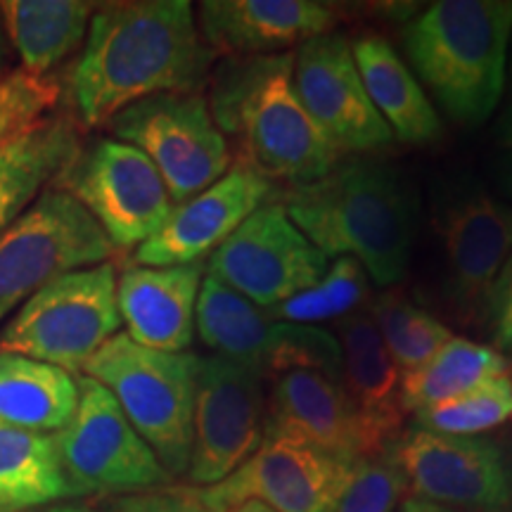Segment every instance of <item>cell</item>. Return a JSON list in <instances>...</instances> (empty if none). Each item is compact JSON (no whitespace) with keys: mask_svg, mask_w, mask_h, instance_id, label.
Wrapping results in <instances>:
<instances>
[{"mask_svg":"<svg viewBox=\"0 0 512 512\" xmlns=\"http://www.w3.org/2000/svg\"><path fill=\"white\" fill-rule=\"evenodd\" d=\"M214 60L188 0L95 8L69 76L74 112L83 126L95 128L152 95L202 93Z\"/></svg>","mask_w":512,"mask_h":512,"instance_id":"6da1fadb","label":"cell"},{"mask_svg":"<svg viewBox=\"0 0 512 512\" xmlns=\"http://www.w3.org/2000/svg\"><path fill=\"white\" fill-rule=\"evenodd\" d=\"M287 216L325 256H351L368 278H406L418 233V200L394 166L351 157L328 176L280 195Z\"/></svg>","mask_w":512,"mask_h":512,"instance_id":"7a4b0ae2","label":"cell"},{"mask_svg":"<svg viewBox=\"0 0 512 512\" xmlns=\"http://www.w3.org/2000/svg\"><path fill=\"white\" fill-rule=\"evenodd\" d=\"M292 67L294 53L228 57L211 72L209 110L223 136L233 138L235 164L297 188L328 176L344 152L306 112Z\"/></svg>","mask_w":512,"mask_h":512,"instance_id":"3957f363","label":"cell"},{"mask_svg":"<svg viewBox=\"0 0 512 512\" xmlns=\"http://www.w3.org/2000/svg\"><path fill=\"white\" fill-rule=\"evenodd\" d=\"M512 38V0H439L403 24L415 79L444 114L479 128L501 105Z\"/></svg>","mask_w":512,"mask_h":512,"instance_id":"277c9868","label":"cell"},{"mask_svg":"<svg viewBox=\"0 0 512 512\" xmlns=\"http://www.w3.org/2000/svg\"><path fill=\"white\" fill-rule=\"evenodd\" d=\"M197 366L200 356L140 347L119 332L95 351L81 373L117 399L133 430L174 479L190 465Z\"/></svg>","mask_w":512,"mask_h":512,"instance_id":"5b68a950","label":"cell"},{"mask_svg":"<svg viewBox=\"0 0 512 512\" xmlns=\"http://www.w3.org/2000/svg\"><path fill=\"white\" fill-rule=\"evenodd\" d=\"M117 268L112 261L57 275L31 294L0 335V354H17L81 373L119 335Z\"/></svg>","mask_w":512,"mask_h":512,"instance_id":"8992f818","label":"cell"},{"mask_svg":"<svg viewBox=\"0 0 512 512\" xmlns=\"http://www.w3.org/2000/svg\"><path fill=\"white\" fill-rule=\"evenodd\" d=\"M432 226L444 249V297L453 316L484 325L491 287L512 256V204L470 174L441 176L432 188Z\"/></svg>","mask_w":512,"mask_h":512,"instance_id":"52a82bcc","label":"cell"},{"mask_svg":"<svg viewBox=\"0 0 512 512\" xmlns=\"http://www.w3.org/2000/svg\"><path fill=\"white\" fill-rule=\"evenodd\" d=\"M79 406L72 422L53 434L57 460L72 498L145 494L169 486L145 439L133 430L114 396L91 377H76Z\"/></svg>","mask_w":512,"mask_h":512,"instance_id":"ba28073f","label":"cell"},{"mask_svg":"<svg viewBox=\"0 0 512 512\" xmlns=\"http://www.w3.org/2000/svg\"><path fill=\"white\" fill-rule=\"evenodd\" d=\"M107 126L155 164L174 204L200 195L233 164L228 138L202 93L152 95L128 105Z\"/></svg>","mask_w":512,"mask_h":512,"instance_id":"9c48e42d","label":"cell"},{"mask_svg":"<svg viewBox=\"0 0 512 512\" xmlns=\"http://www.w3.org/2000/svg\"><path fill=\"white\" fill-rule=\"evenodd\" d=\"M197 335L216 356L254 368L264 380L311 368L339 380L342 351L332 332L273 320L221 280L204 275L195 309Z\"/></svg>","mask_w":512,"mask_h":512,"instance_id":"30bf717a","label":"cell"},{"mask_svg":"<svg viewBox=\"0 0 512 512\" xmlns=\"http://www.w3.org/2000/svg\"><path fill=\"white\" fill-rule=\"evenodd\" d=\"M57 183L98 221L114 249L143 245L176 207L155 164L117 138L81 145Z\"/></svg>","mask_w":512,"mask_h":512,"instance_id":"8fae6325","label":"cell"},{"mask_svg":"<svg viewBox=\"0 0 512 512\" xmlns=\"http://www.w3.org/2000/svg\"><path fill=\"white\" fill-rule=\"evenodd\" d=\"M112 242L69 192L48 188L0 235V320L57 275L110 261Z\"/></svg>","mask_w":512,"mask_h":512,"instance_id":"7c38bea8","label":"cell"},{"mask_svg":"<svg viewBox=\"0 0 512 512\" xmlns=\"http://www.w3.org/2000/svg\"><path fill=\"white\" fill-rule=\"evenodd\" d=\"M266 380L223 356H200L188 479L207 489L233 475L264 441Z\"/></svg>","mask_w":512,"mask_h":512,"instance_id":"4fadbf2b","label":"cell"},{"mask_svg":"<svg viewBox=\"0 0 512 512\" xmlns=\"http://www.w3.org/2000/svg\"><path fill=\"white\" fill-rule=\"evenodd\" d=\"M330 259L294 226L280 202H266L204 264L259 309H273L328 271Z\"/></svg>","mask_w":512,"mask_h":512,"instance_id":"5bb4252c","label":"cell"},{"mask_svg":"<svg viewBox=\"0 0 512 512\" xmlns=\"http://www.w3.org/2000/svg\"><path fill=\"white\" fill-rule=\"evenodd\" d=\"M396 451L413 496L458 512H512V465L498 441L411 427Z\"/></svg>","mask_w":512,"mask_h":512,"instance_id":"9a60e30c","label":"cell"},{"mask_svg":"<svg viewBox=\"0 0 512 512\" xmlns=\"http://www.w3.org/2000/svg\"><path fill=\"white\" fill-rule=\"evenodd\" d=\"M349 465L294 437L264 434L233 475L200 491L223 512L245 501H261L275 512H330Z\"/></svg>","mask_w":512,"mask_h":512,"instance_id":"2e32d148","label":"cell"},{"mask_svg":"<svg viewBox=\"0 0 512 512\" xmlns=\"http://www.w3.org/2000/svg\"><path fill=\"white\" fill-rule=\"evenodd\" d=\"M292 83L306 112L344 155H366L392 145V131L363 88L347 36L332 31L299 46Z\"/></svg>","mask_w":512,"mask_h":512,"instance_id":"e0dca14e","label":"cell"},{"mask_svg":"<svg viewBox=\"0 0 512 512\" xmlns=\"http://www.w3.org/2000/svg\"><path fill=\"white\" fill-rule=\"evenodd\" d=\"M271 195V181L233 164L226 176L200 195L176 204L162 230L136 249V264L150 268L200 264Z\"/></svg>","mask_w":512,"mask_h":512,"instance_id":"ac0fdd59","label":"cell"},{"mask_svg":"<svg viewBox=\"0 0 512 512\" xmlns=\"http://www.w3.org/2000/svg\"><path fill=\"white\" fill-rule=\"evenodd\" d=\"M264 434H285L344 463L375 456L366 427L337 377L320 370H287L273 380Z\"/></svg>","mask_w":512,"mask_h":512,"instance_id":"d6986e66","label":"cell"},{"mask_svg":"<svg viewBox=\"0 0 512 512\" xmlns=\"http://www.w3.org/2000/svg\"><path fill=\"white\" fill-rule=\"evenodd\" d=\"M197 15L204 43L228 57L290 53L339 24V10L318 0H204Z\"/></svg>","mask_w":512,"mask_h":512,"instance_id":"ffe728a7","label":"cell"},{"mask_svg":"<svg viewBox=\"0 0 512 512\" xmlns=\"http://www.w3.org/2000/svg\"><path fill=\"white\" fill-rule=\"evenodd\" d=\"M207 268L128 266L117 278V304L128 337L140 347L181 354L195 337V309Z\"/></svg>","mask_w":512,"mask_h":512,"instance_id":"44dd1931","label":"cell"},{"mask_svg":"<svg viewBox=\"0 0 512 512\" xmlns=\"http://www.w3.org/2000/svg\"><path fill=\"white\" fill-rule=\"evenodd\" d=\"M335 337L342 351L339 382L366 427L375 451H384L403 434L401 373L384 347L370 313L356 311L337 320Z\"/></svg>","mask_w":512,"mask_h":512,"instance_id":"7402d4cb","label":"cell"},{"mask_svg":"<svg viewBox=\"0 0 512 512\" xmlns=\"http://www.w3.org/2000/svg\"><path fill=\"white\" fill-rule=\"evenodd\" d=\"M351 55L370 102L394 138L408 145H432L444 136L437 107L387 38L358 36Z\"/></svg>","mask_w":512,"mask_h":512,"instance_id":"603a6c76","label":"cell"},{"mask_svg":"<svg viewBox=\"0 0 512 512\" xmlns=\"http://www.w3.org/2000/svg\"><path fill=\"white\" fill-rule=\"evenodd\" d=\"M81 145L79 124L50 114L0 147V235L27 214L50 181L60 178Z\"/></svg>","mask_w":512,"mask_h":512,"instance_id":"cb8c5ba5","label":"cell"},{"mask_svg":"<svg viewBox=\"0 0 512 512\" xmlns=\"http://www.w3.org/2000/svg\"><path fill=\"white\" fill-rule=\"evenodd\" d=\"M95 12L83 0H5L0 19L12 48L22 57L24 72L48 79V72L67 60L86 41Z\"/></svg>","mask_w":512,"mask_h":512,"instance_id":"d4e9b609","label":"cell"},{"mask_svg":"<svg viewBox=\"0 0 512 512\" xmlns=\"http://www.w3.org/2000/svg\"><path fill=\"white\" fill-rule=\"evenodd\" d=\"M79 406L67 370L17 354H0V422L31 432H60Z\"/></svg>","mask_w":512,"mask_h":512,"instance_id":"484cf974","label":"cell"},{"mask_svg":"<svg viewBox=\"0 0 512 512\" xmlns=\"http://www.w3.org/2000/svg\"><path fill=\"white\" fill-rule=\"evenodd\" d=\"M67 498L53 434L0 422V512L41 510Z\"/></svg>","mask_w":512,"mask_h":512,"instance_id":"4316f807","label":"cell"},{"mask_svg":"<svg viewBox=\"0 0 512 512\" xmlns=\"http://www.w3.org/2000/svg\"><path fill=\"white\" fill-rule=\"evenodd\" d=\"M501 375H508V361L494 347L451 337L425 366L401 375V408L403 413L425 411Z\"/></svg>","mask_w":512,"mask_h":512,"instance_id":"83f0119b","label":"cell"},{"mask_svg":"<svg viewBox=\"0 0 512 512\" xmlns=\"http://www.w3.org/2000/svg\"><path fill=\"white\" fill-rule=\"evenodd\" d=\"M370 318L401 375L425 366L453 337L441 320L418 309L399 290L382 292L373 302Z\"/></svg>","mask_w":512,"mask_h":512,"instance_id":"f1b7e54d","label":"cell"},{"mask_svg":"<svg viewBox=\"0 0 512 512\" xmlns=\"http://www.w3.org/2000/svg\"><path fill=\"white\" fill-rule=\"evenodd\" d=\"M368 273L351 256H337L316 285L306 287L283 304L266 309L273 320L313 325L320 320H342L356 313L368 299Z\"/></svg>","mask_w":512,"mask_h":512,"instance_id":"f546056e","label":"cell"},{"mask_svg":"<svg viewBox=\"0 0 512 512\" xmlns=\"http://www.w3.org/2000/svg\"><path fill=\"white\" fill-rule=\"evenodd\" d=\"M512 420V377L486 380L456 399L413 413V427L456 437H479Z\"/></svg>","mask_w":512,"mask_h":512,"instance_id":"4dcf8cb0","label":"cell"},{"mask_svg":"<svg viewBox=\"0 0 512 512\" xmlns=\"http://www.w3.org/2000/svg\"><path fill=\"white\" fill-rule=\"evenodd\" d=\"M413 496L396 441L375 456L356 458L330 512H399Z\"/></svg>","mask_w":512,"mask_h":512,"instance_id":"1f68e13d","label":"cell"},{"mask_svg":"<svg viewBox=\"0 0 512 512\" xmlns=\"http://www.w3.org/2000/svg\"><path fill=\"white\" fill-rule=\"evenodd\" d=\"M57 95L60 88L53 79H38L24 69L0 74V147L46 119Z\"/></svg>","mask_w":512,"mask_h":512,"instance_id":"d6a6232c","label":"cell"},{"mask_svg":"<svg viewBox=\"0 0 512 512\" xmlns=\"http://www.w3.org/2000/svg\"><path fill=\"white\" fill-rule=\"evenodd\" d=\"M107 512H223L204 501L197 489H155L145 494L119 496L110 503Z\"/></svg>","mask_w":512,"mask_h":512,"instance_id":"836d02e7","label":"cell"},{"mask_svg":"<svg viewBox=\"0 0 512 512\" xmlns=\"http://www.w3.org/2000/svg\"><path fill=\"white\" fill-rule=\"evenodd\" d=\"M484 325L491 332V342L498 354L512 351V256L505 261L491 287Z\"/></svg>","mask_w":512,"mask_h":512,"instance_id":"e575fe53","label":"cell"},{"mask_svg":"<svg viewBox=\"0 0 512 512\" xmlns=\"http://www.w3.org/2000/svg\"><path fill=\"white\" fill-rule=\"evenodd\" d=\"M496 183L510 200L508 204H512V152H505L503 157L496 159Z\"/></svg>","mask_w":512,"mask_h":512,"instance_id":"d590c367","label":"cell"},{"mask_svg":"<svg viewBox=\"0 0 512 512\" xmlns=\"http://www.w3.org/2000/svg\"><path fill=\"white\" fill-rule=\"evenodd\" d=\"M494 138H496V145H501L503 150L512 152V102L505 107L501 117H498L496 128H494Z\"/></svg>","mask_w":512,"mask_h":512,"instance_id":"8d00e7d4","label":"cell"},{"mask_svg":"<svg viewBox=\"0 0 512 512\" xmlns=\"http://www.w3.org/2000/svg\"><path fill=\"white\" fill-rule=\"evenodd\" d=\"M399 512H458V510H448V508H441L437 503H430L425 501V498H418V496H411L406 503L401 505Z\"/></svg>","mask_w":512,"mask_h":512,"instance_id":"74e56055","label":"cell"},{"mask_svg":"<svg viewBox=\"0 0 512 512\" xmlns=\"http://www.w3.org/2000/svg\"><path fill=\"white\" fill-rule=\"evenodd\" d=\"M226 512H275V510L268 508V505L261 501H245V503H238L235 508H230Z\"/></svg>","mask_w":512,"mask_h":512,"instance_id":"f35d334b","label":"cell"},{"mask_svg":"<svg viewBox=\"0 0 512 512\" xmlns=\"http://www.w3.org/2000/svg\"><path fill=\"white\" fill-rule=\"evenodd\" d=\"M8 55H10V41H8V34H5L3 22H0V72H3V67L8 64Z\"/></svg>","mask_w":512,"mask_h":512,"instance_id":"ab89813d","label":"cell"},{"mask_svg":"<svg viewBox=\"0 0 512 512\" xmlns=\"http://www.w3.org/2000/svg\"><path fill=\"white\" fill-rule=\"evenodd\" d=\"M38 512H98L88 505H50V508H43Z\"/></svg>","mask_w":512,"mask_h":512,"instance_id":"60d3db41","label":"cell"},{"mask_svg":"<svg viewBox=\"0 0 512 512\" xmlns=\"http://www.w3.org/2000/svg\"><path fill=\"white\" fill-rule=\"evenodd\" d=\"M508 76H510V83H512V38H510V57H508Z\"/></svg>","mask_w":512,"mask_h":512,"instance_id":"b9f144b4","label":"cell"}]
</instances>
